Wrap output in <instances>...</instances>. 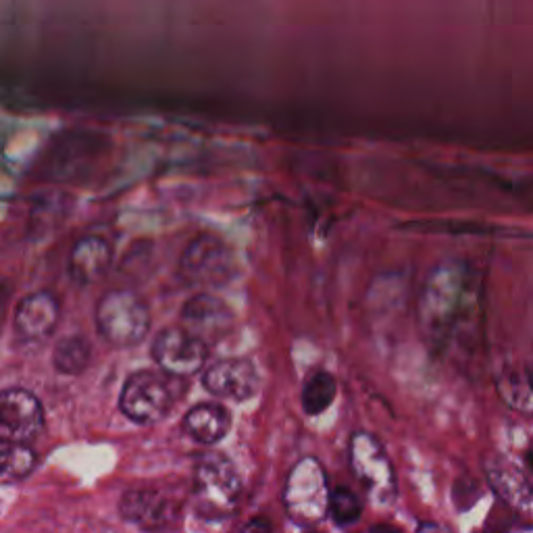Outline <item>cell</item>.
<instances>
[{
    "instance_id": "6da1fadb",
    "label": "cell",
    "mask_w": 533,
    "mask_h": 533,
    "mask_svg": "<svg viewBox=\"0 0 533 533\" xmlns=\"http://www.w3.org/2000/svg\"><path fill=\"white\" fill-rule=\"evenodd\" d=\"M481 279L461 261L440 263L429 271L419 296V327L434 352H448L475 336Z\"/></svg>"
},
{
    "instance_id": "7a4b0ae2",
    "label": "cell",
    "mask_w": 533,
    "mask_h": 533,
    "mask_svg": "<svg viewBox=\"0 0 533 533\" xmlns=\"http://www.w3.org/2000/svg\"><path fill=\"white\" fill-rule=\"evenodd\" d=\"M242 494V479L221 454H207L196 463L192 498L198 515L207 519H221L230 515Z\"/></svg>"
},
{
    "instance_id": "3957f363",
    "label": "cell",
    "mask_w": 533,
    "mask_h": 533,
    "mask_svg": "<svg viewBox=\"0 0 533 533\" xmlns=\"http://www.w3.org/2000/svg\"><path fill=\"white\" fill-rule=\"evenodd\" d=\"M98 334L113 346H136L150 329V311L146 302L130 290H113L105 294L96 309Z\"/></svg>"
},
{
    "instance_id": "277c9868",
    "label": "cell",
    "mask_w": 533,
    "mask_h": 533,
    "mask_svg": "<svg viewBox=\"0 0 533 533\" xmlns=\"http://www.w3.org/2000/svg\"><path fill=\"white\" fill-rule=\"evenodd\" d=\"M180 273L190 286L221 288L236 275L234 252L217 236L200 234L184 250Z\"/></svg>"
},
{
    "instance_id": "5b68a950",
    "label": "cell",
    "mask_w": 533,
    "mask_h": 533,
    "mask_svg": "<svg viewBox=\"0 0 533 533\" xmlns=\"http://www.w3.org/2000/svg\"><path fill=\"white\" fill-rule=\"evenodd\" d=\"M350 465L375 504H390L396 498V475L384 446L365 431L352 436Z\"/></svg>"
},
{
    "instance_id": "8992f818",
    "label": "cell",
    "mask_w": 533,
    "mask_h": 533,
    "mask_svg": "<svg viewBox=\"0 0 533 533\" xmlns=\"http://www.w3.org/2000/svg\"><path fill=\"white\" fill-rule=\"evenodd\" d=\"M327 477L313 456L298 461L288 477L284 502L290 517L302 523H315L327 513Z\"/></svg>"
},
{
    "instance_id": "52a82bcc",
    "label": "cell",
    "mask_w": 533,
    "mask_h": 533,
    "mask_svg": "<svg viewBox=\"0 0 533 533\" xmlns=\"http://www.w3.org/2000/svg\"><path fill=\"white\" fill-rule=\"evenodd\" d=\"M119 404L128 419L140 425H152L169 415L173 406V392L163 375L138 371L125 382Z\"/></svg>"
},
{
    "instance_id": "ba28073f",
    "label": "cell",
    "mask_w": 533,
    "mask_h": 533,
    "mask_svg": "<svg viewBox=\"0 0 533 533\" xmlns=\"http://www.w3.org/2000/svg\"><path fill=\"white\" fill-rule=\"evenodd\" d=\"M152 357L165 373L173 377H188L205 367L209 344L188 332L186 327H167L155 338Z\"/></svg>"
},
{
    "instance_id": "9c48e42d",
    "label": "cell",
    "mask_w": 533,
    "mask_h": 533,
    "mask_svg": "<svg viewBox=\"0 0 533 533\" xmlns=\"http://www.w3.org/2000/svg\"><path fill=\"white\" fill-rule=\"evenodd\" d=\"M119 513L142 531H167L180 521V504L159 490H128L121 496Z\"/></svg>"
},
{
    "instance_id": "30bf717a",
    "label": "cell",
    "mask_w": 533,
    "mask_h": 533,
    "mask_svg": "<svg viewBox=\"0 0 533 533\" xmlns=\"http://www.w3.org/2000/svg\"><path fill=\"white\" fill-rule=\"evenodd\" d=\"M44 427L42 402L28 390L0 392V434L13 442H32Z\"/></svg>"
},
{
    "instance_id": "8fae6325",
    "label": "cell",
    "mask_w": 533,
    "mask_h": 533,
    "mask_svg": "<svg viewBox=\"0 0 533 533\" xmlns=\"http://www.w3.org/2000/svg\"><path fill=\"white\" fill-rule=\"evenodd\" d=\"M202 386L213 396L240 402L259 392V373L246 359H225L205 371Z\"/></svg>"
},
{
    "instance_id": "7c38bea8",
    "label": "cell",
    "mask_w": 533,
    "mask_h": 533,
    "mask_svg": "<svg viewBox=\"0 0 533 533\" xmlns=\"http://www.w3.org/2000/svg\"><path fill=\"white\" fill-rule=\"evenodd\" d=\"M182 321L188 332L209 344L230 332L234 313L221 298L213 294H196L184 304Z\"/></svg>"
},
{
    "instance_id": "4fadbf2b",
    "label": "cell",
    "mask_w": 533,
    "mask_h": 533,
    "mask_svg": "<svg viewBox=\"0 0 533 533\" xmlns=\"http://www.w3.org/2000/svg\"><path fill=\"white\" fill-rule=\"evenodd\" d=\"M61 317V304L50 292L25 296L15 313V332L23 342H42L55 332Z\"/></svg>"
},
{
    "instance_id": "5bb4252c",
    "label": "cell",
    "mask_w": 533,
    "mask_h": 533,
    "mask_svg": "<svg viewBox=\"0 0 533 533\" xmlns=\"http://www.w3.org/2000/svg\"><path fill=\"white\" fill-rule=\"evenodd\" d=\"M488 481L498 498L509 509L529 521H533V486L511 465L492 463L486 467Z\"/></svg>"
},
{
    "instance_id": "9a60e30c",
    "label": "cell",
    "mask_w": 533,
    "mask_h": 533,
    "mask_svg": "<svg viewBox=\"0 0 533 533\" xmlns=\"http://www.w3.org/2000/svg\"><path fill=\"white\" fill-rule=\"evenodd\" d=\"M111 261V244L100 236H86L71 250L69 273L78 284H94L107 273Z\"/></svg>"
},
{
    "instance_id": "2e32d148",
    "label": "cell",
    "mask_w": 533,
    "mask_h": 533,
    "mask_svg": "<svg viewBox=\"0 0 533 533\" xmlns=\"http://www.w3.org/2000/svg\"><path fill=\"white\" fill-rule=\"evenodd\" d=\"M232 425V415L221 404L202 402L184 417V431L198 444H215L225 438Z\"/></svg>"
},
{
    "instance_id": "e0dca14e",
    "label": "cell",
    "mask_w": 533,
    "mask_h": 533,
    "mask_svg": "<svg viewBox=\"0 0 533 533\" xmlns=\"http://www.w3.org/2000/svg\"><path fill=\"white\" fill-rule=\"evenodd\" d=\"M496 390L509 409L533 417V373L527 369H506L496 379Z\"/></svg>"
},
{
    "instance_id": "ac0fdd59",
    "label": "cell",
    "mask_w": 533,
    "mask_h": 533,
    "mask_svg": "<svg viewBox=\"0 0 533 533\" xmlns=\"http://www.w3.org/2000/svg\"><path fill=\"white\" fill-rule=\"evenodd\" d=\"M338 394V384L336 377L327 371H317L311 375L304 384L302 390V409L307 415H321L325 413L332 402L336 400Z\"/></svg>"
},
{
    "instance_id": "d6986e66",
    "label": "cell",
    "mask_w": 533,
    "mask_h": 533,
    "mask_svg": "<svg viewBox=\"0 0 533 533\" xmlns=\"http://www.w3.org/2000/svg\"><path fill=\"white\" fill-rule=\"evenodd\" d=\"M90 344L80 336L63 338L53 352L55 369L63 375H80L90 363Z\"/></svg>"
},
{
    "instance_id": "ffe728a7",
    "label": "cell",
    "mask_w": 533,
    "mask_h": 533,
    "mask_svg": "<svg viewBox=\"0 0 533 533\" xmlns=\"http://www.w3.org/2000/svg\"><path fill=\"white\" fill-rule=\"evenodd\" d=\"M36 465V452L21 442L0 438V477H25Z\"/></svg>"
},
{
    "instance_id": "44dd1931",
    "label": "cell",
    "mask_w": 533,
    "mask_h": 533,
    "mask_svg": "<svg viewBox=\"0 0 533 533\" xmlns=\"http://www.w3.org/2000/svg\"><path fill=\"white\" fill-rule=\"evenodd\" d=\"M327 513L338 525H350L361 517V502L348 488H336L329 492Z\"/></svg>"
},
{
    "instance_id": "7402d4cb",
    "label": "cell",
    "mask_w": 533,
    "mask_h": 533,
    "mask_svg": "<svg viewBox=\"0 0 533 533\" xmlns=\"http://www.w3.org/2000/svg\"><path fill=\"white\" fill-rule=\"evenodd\" d=\"M240 533H273V529H271L269 519H265V517H255V519H250V521L242 527Z\"/></svg>"
},
{
    "instance_id": "603a6c76",
    "label": "cell",
    "mask_w": 533,
    "mask_h": 533,
    "mask_svg": "<svg viewBox=\"0 0 533 533\" xmlns=\"http://www.w3.org/2000/svg\"><path fill=\"white\" fill-rule=\"evenodd\" d=\"M417 533H452V529H448L446 525H440V523H434V521H427V523H421Z\"/></svg>"
},
{
    "instance_id": "cb8c5ba5",
    "label": "cell",
    "mask_w": 533,
    "mask_h": 533,
    "mask_svg": "<svg viewBox=\"0 0 533 533\" xmlns=\"http://www.w3.org/2000/svg\"><path fill=\"white\" fill-rule=\"evenodd\" d=\"M7 302H9V288L5 284H0V325H3V319H5Z\"/></svg>"
},
{
    "instance_id": "d4e9b609",
    "label": "cell",
    "mask_w": 533,
    "mask_h": 533,
    "mask_svg": "<svg viewBox=\"0 0 533 533\" xmlns=\"http://www.w3.org/2000/svg\"><path fill=\"white\" fill-rule=\"evenodd\" d=\"M369 533H402L398 527L394 525H388V523H379V525H373L369 529Z\"/></svg>"
},
{
    "instance_id": "484cf974",
    "label": "cell",
    "mask_w": 533,
    "mask_h": 533,
    "mask_svg": "<svg viewBox=\"0 0 533 533\" xmlns=\"http://www.w3.org/2000/svg\"><path fill=\"white\" fill-rule=\"evenodd\" d=\"M527 461H529V465H531V469H533V440H531L529 450H527Z\"/></svg>"
},
{
    "instance_id": "4316f807",
    "label": "cell",
    "mask_w": 533,
    "mask_h": 533,
    "mask_svg": "<svg viewBox=\"0 0 533 533\" xmlns=\"http://www.w3.org/2000/svg\"><path fill=\"white\" fill-rule=\"evenodd\" d=\"M304 533H319V531H304Z\"/></svg>"
}]
</instances>
